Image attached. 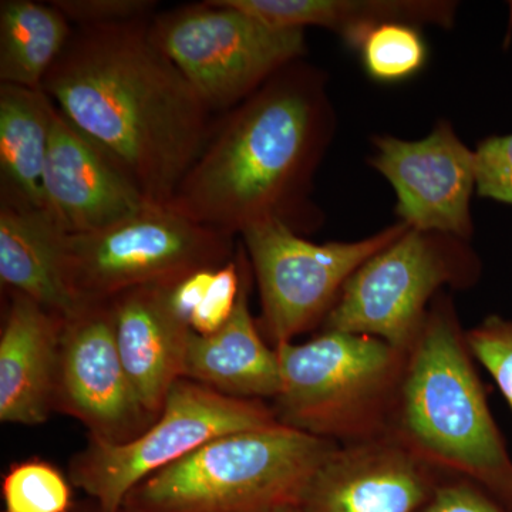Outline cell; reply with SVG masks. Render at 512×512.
Masks as SVG:
<instances>
[{"mask_svg":"<svg viewBox=\"0 0 512 512\" xmlns=\"http://www.w3.org/2000/svg\"><path fill=\"white\" fill-rule=\"evenodd\" d=\"M150 20L74 28L40 89L147 204L168 207L217 116L154 43Z\"/></svg>","mask_w":512,"mask_h":512,"instance_id":"6da1fadb","label":"cell"},{"mask_svg":"<svg viewBox=\"0 0 512 512\" xmlns=\"http://www.w3.org/2000/svg\"><path fill=\"white\" fill-rule=\"evenodd\" d=\"M336 127L328 76L293 62L215 117L168 208L232 238L269 222L316 231L323 212L312 198L315 177Z\"/></svg>","mask_w":512,"mask_h":512,"instance_id":"7a4b0ae2","label":"cell"},{"mask_svg":"<svg viewBox=\"0 0 512 512\" xmlns=\"http://www.w3.org/2000/svg\"><path fill=\"white\" fill-rule=\"evenodd\" d=\"M458 322L439 293L406 366L389 437L446 477L480 485L512 512V461Z\"/></svg>","mask_w":512,"mask_h":512,"instance_id":"3957f363","label":"cell"},{"mask_svg":"<svg viewBox=\"0 0 512 512\" xmlns=\"http://www.w3.org/2000/svg\"><path fill=\"white\" fill-rule=\"evenodd\" d=\"M338 446L281 423L225 434L141 481L120 512L298 510Z\"/></svg>","mask_w":512,"mask_h":512,"instance_id":"277c9868","label":"cell"},{"mask_svg":"<svg viewBox=\"0 0 512 512\" xmlns=\"http://www.w3.org/2000/svg\"><path fill=\"white\" fill-rule=\"evenodd\" d=\"M276 420L339 446L389 436L407 353L372 336L322 330L276 346Z\"/></svg>","mask_w":512,"mask_h":512,"instance_id":"5b68a950","label":"cell"},{"mask_svg":"<svg viewBox=\"0 0 512 512\" xmlns=\"http://www.w3.org/2000/svg\"><path fill=\"white\" fill-rule=\"evenodd\" d=\"M237 255L235 238L147 204L101 231L66 234L60 271L77 306L107 303L138 288L173 289L188 276L218 269Z\"/></svg>","mask_w":512,"mask_h":512,"instance_id":"8992f818","label":"cell"},{"mask_svg":"<svg viewBox=\"0 0 512 512\" xmlns=\"http://www.w3.org/2000/svg\"><path fill=\"white\" fill-rule=\"evenodd\" d=\"M470 242L410 228L352 275L322 330L384 340L409 353L443 288H468L480 275Z\"/></svg>","mask_w":512,"mask_h":512,"instance_id":"52a82bcc","label":"cell"},{"mask_svg":"<svg viewBox=\"0 0 512 512\" xmlns=\"http://www.w3.org/2000/svg\"><path fill=\"white\" fill-rule=\"evenodd\" d=\"M150 33L215 116L308 52L305 30L266 25L228 0L156 13Z\"/></svg>","mask_w":512,"mask_h":512,"instance_id":"ba28073f","label":"cell"},{"mask_svg":"<svg viewBox=\"0 0 512 512\" xmlns=\"http://www.w3.org/2000/svg\"><path fill=\"white\" fill-rule=\"evenodd\" d=\"M278 423L262 400L238 399L181 379L165 400L163 413L146 431L113 444L90 439L70 463L69 480L89 495L100 512H120L141 481L229 433Z\"/></svg>","mask_w":512,"mask_h":512,"instance_id":"9c48e42d","label":"cell"},{"mask_svg":"<svg viewBox=\"0 0 512 512\" xmlns=\"http://www.w3.org/2000/svg\"><path fill=\"white\" fill-rule=\"evenodd\" d=\"M409 229L399 221L359 241L325 244L281 222L242 232L241 245L261 298L262 330L275 348L323 325L357 269Z\"/></svg>","mask_w":512,"mask_h":512,"instance_id":"30bf717a","label":"cell"},{"mask_svg":"<svg viewBox=\"0 0 512 512\" xmlns=\"http://www.w3.org/2000/svg\"><path fill=\"white\" fill-rule=\"evenodd\" d=\"M56 412L72 416L90 439L127 443L157 419L143 409L117 348L111 303L83 305L64 320Z\"/></svg>","mask_w":512,"mask_h":512,"instance_id":"8fae6325","label":"cell"},{"mask_svg":"<svg viewBox=\"0 0 512 512\" xmlns=\"http://www.w3.org/2000/svg\"><path fill=\"white\" fill-rule=\"evenodd\" d=\"M373 147L369 165L392 185L397 198L394 214L400 222L417 231L471 241L474 151L460 140L450 121H437L429 136L420 140L375 136Z\"/></svg>","mask_w":512,"mask_h":512,"instance_id":"7c38bea8","label":"cell"},{"mask_svg":"<svg viewBox=\"0 0 512 512\" xmlns=\"http://www.w3.org/2000/svg\"><path fill=\"white\" fill-rule=\"evenodd\" d=\"M446 476L392 437L338 446L303 495L301 512H419Z\"/></svg>","mask_w":512,"mask_h":512,"instance_id":"4fadbf2b","label":"cell"},{"mask_svg":"<svg viewBox=\"0 0 512 512\" xmlns=\"http://www.w3.org/2000/svg\"><path fill=\"white\" fill-rule=\"evenodd\" d=\"M43 197L47 214L66 234L101 231L147 205L109 158L64 119L53 103Z\"/></svg>","mask_w":512,"mask_h":512,"instance_id":"5bb4252c","label":"cell"},{"mask_svg":"<svg viewBox=\"0 0 512 512\" xmlns=\"http://www.w3.org/2000/svg\"><path fill=\"white\" fill-rule=\"evenodd\" d=\"M171 289H133L111 301L117 348L138 402L151 417L163 413L165 400L184 379L192 330L175 311Z\"/></svg>","mask_w":512,"mask_h":512,"instance_id":"9a60e30c","label":"cell"},{"mask_svg":"<svg viewBox=\"0 0 512 512\" xmlns=\"http://www.w3.org/2000/svg\"><path fill=\"white\" fill-rule=\"evenodd\" d=\"M64 316L9 292L0 335V421L39 426L55 410Z\"/></svg>","mask_w":512,"mask_h":512,"instance_id":"2e32d148","label":"cell"},{"mask_svg":"<svg viewBox=\"0 0 512 512\" xmlns=\"http://www.w3.org/2000/svg\"><path fill=\"white\" fill-rule=\"evenodd\" d=\"M238 258L242 282L237 306L218 332L207 336L191 333L184 379L238 399L275 400L282 389L281 366L276 350L262 339L249 308L254 275L241 242Z\"/></svg>","mask_w":512,"mask_h":512,"instance_id":"e0dca14e","label":"cell"},{"mask_svg":"<svg viewBox=\"0 0 512 512\" xmlns=\"http://www.w3.org/2000/svg\"><path fill=\"white\" fill-rule=\"evenodd\" d=\"M266 25L282 29L322 28L359 49L370 30L384 23L440 26L456 22L457 2L450 0H228Z\"/></svg>","mask_w":512,"mask_h":512,"instance_id":"ac0fdd59","label":"cell"},{"mask_svg":"<svg viewBox=\"0 0 512 512\" xmlns=\"http://www.w3.org/2000/svg\"><path fill=\"white\" fill-rule=\"evenodd\" d=\"M64 232L46 211L0 201V282L69 318L79 309L64 286L60 244Z\"/></svg>","mask_w":512,"mask_h":512,"instance_id":"d6986e66","label":"cell"},{"mask_svg":"<svg viewBox=\"0 0 512 512\" xmlns=\"http://www.w3.org/2000/svg\"><path fill=\"white\" fill-rule=\"evenodd\" d=\"M50 111L52 101L42 89L0 83V201L46 211Z\"/></svg>","mask_w":512,"mask_h":512,"instance_id":"ffe728a7","label":"cell"},{"mask_svg":"<svg viewBox=\"0 0 512 512\" xmlns=\"http://www.w3.org/2000/svg\"><path fill=\"white\" fill-rule=\"evenodd\" d=\"M74 26L52 3L0 2V83L40 89Z\"/></svg>","mask_w":512,"mask_h":512,"instance_id":"44dd1931","label":"cell"},{"mask_svg":"<svg viewBox=\"0 0 512 512\" xmlns=\"http://www.w3.org/2000/svg\"><path fill=\"white\" fill-rule=\"evenodd\" d=\"M363 69L375 82L393 84L412 79L429 59V46L419 26L384 23L360 43Z\"/></svg>","mask_w":512,"mask_h":512,"instance_id":"7402d4cb","label":"cell"},{"mask_svg":"<svg viewBox=\"0 0 512 512\" xmlns=\"http://www.w3.org/2000/svg\"><path fill=\"white\" fill-rule=\"evenodd\" d=\"M72 485L47 461H22L3 477V512H72Z\"/></svg>","mask_w":512,"mask_h":512,"instance_id":"603a6c76","label":"cell"},{"mask_svg":"<svg viewBox=\"0 0 512 512\" xmlns=\"http://www.w3.org/2000/svg\"><path fill=\"white\" fill-rule=\"evenodd\" d=\"M468 349L488 370L512 409V320L488 316L466 333Z\"/></svg>","mask_w":512,"mask_h":512,"instance_id":"cb8c5ba5","label":"cell"},{"mask_svg":"<svg viewBox=\"0 0 512 512\" xmlns=\"http://www.w3.org/2000/svg\"><path fill=\"white\" fill-rule=\"evenodd\" d=\"M241 282V264L237 247L235 258L215 271L207 295L192 312L188 320L192 332L202 336L212 335L228 322L237 306Z\"/></svg>","mask_w":512,"mask_h":512,"instance_id":"d4e9b609","label":"cell"},{"mask_svg":"<svg viewBox=\"0 0 512 512\" xmlns=\"http://www.w3.org/2000/svg\"><path fill=\"white\" fill-rule=\"evenodd\" d=\"M478 197L512 205V134L485 138L474 151Z\"/></svg>","mask_w":512,"mask_h":512,"instance_id":"484cf974","label":"cell"},{"mask_svg":"<svg viewBox=\"0 0 512 512\" xmlns=\"http://www.w3.org/2000/svg\"><path fill=\"white\" fill-rule=\"evenodd\" d=\"M53 6L66 16L74 28L107 26L156 15L153 0H52Z\"/></svg>","mask_w":512,"mask_h":512,"instance_id":"4316f807","label":"cell"},{"mask_svg":"<svg viewBox=\"0 0 512 512\" xmlns=\"http://www.w3.org/2000/svg\"><path fill=\"white\" fill-rule=\"evenodd\" d=\"M419 512H511L480 485L446 477Z\"/></svg>","mask_w":512,"mask_h":512,"instance_id":"83f0119b","label":"cell"},{"mask_svg":"<svg viewBox=\"0 0 512 512\" xmlns=\"http://www.w3.org/2000/svg\"><path fill=\"white\" fill-rule=\"evenodd\" d=\"M220 269V268H218ZM217 269H207V271L197 272V274L188 276L180 284L174 286L170 291L171 302L175 311L188 323L192 312L195 311L202 299L207 295L208 289L214 279Z\"/></svg>","mask_w":512,"mask_h":512,"instance_id":"f1b7e54d","label":"cell"},{"mask_svg":"<svg viewBox=\"0 0 512 512\" xmlns=\"http://www.w3.org/2000/svg\"><path fill=\"white\" fill-rule=\"evenodd\" d=\"M282 512H301V511H299V508H298V510H288V511H282Z\"/></svg>","mask_w":512,"mask_h":512,"instance_id":"f546056e","label":"cell"},{"mask_svg":"<svg viewBox=\"0 0 512 512\" xmlns=\"http://www.w3.org/2000/svg\"><path fill=\"white\" fill-rule=\"evenodd\" d=\"M511 6V20H512V2L510 3Z\"/></svg>","mask_w":512,"mask_h":512,"instance_id":"4dcf8cb0","label":"cell"},{"mask_svg":"<svg viewBox=\"0 0 512 512\" xmlns=\"http://www.w3.org/2000/svg\"><path fill=\"white\" fill-rule=\"evenodd\" d=\"M96 512H100L99 510H97Z\"/></svg>","mask_w":512,"mask_h":512,"instance_id":"1f68e13d","label":"cell"}]
</instances>
